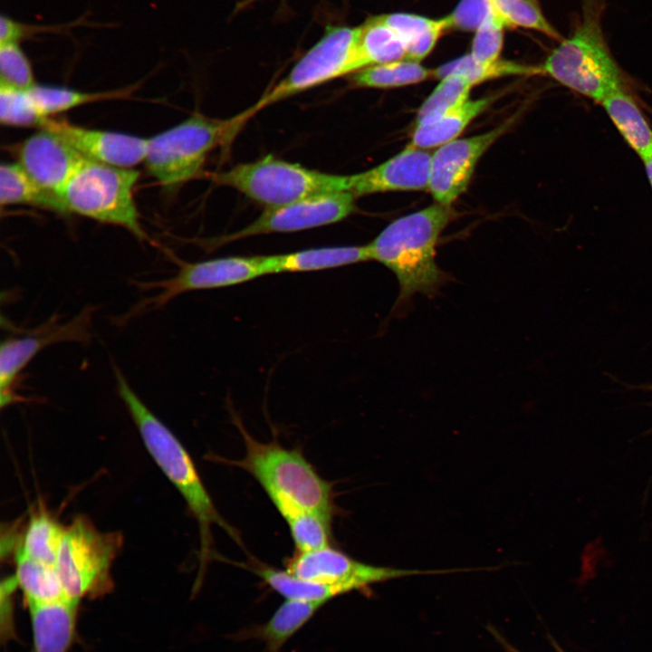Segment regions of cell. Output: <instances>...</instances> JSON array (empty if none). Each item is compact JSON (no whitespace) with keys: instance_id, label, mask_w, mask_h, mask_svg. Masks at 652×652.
<instances>
[{"instance_id":"cell-11","label":"cell","mask_w":652,"mask_h":652,"mask_svg":"<svg viewBox=\"0 0 652 652\" xmlns=\"http://www.w3.org/2000/svg\"><path fill=\"white\" fill-rule=\"evenodd\" d=\"M93 306H86L67 321L53 316L41 325L4 340L0 348L1 408L23 401L14 386L22 370L43 349L59 342H86L91 336Z\"/></svg>"},{"instance_id":"cell-37","label":"cell","mask_w":652,"mask_h":652,"mask_svg":"<svg viewBox=\"0 0 652 652\" xmlns=\"http://www.w3.org/2000/svg\"><path fill=\"white\" fill-rule=\"evenodd\" d=\"M505 25L492 11L491 14L475 31L470 55L479 62H494L500 58L504 39Z\"/></svg>"},{"instance_id":"cell-18","label":"cell","mask_w":652,"mask_h":652,"mask_svg":"<svg viewBox=\"0 0 652 652\" xmlns=\"http://www.w3.org/2000/svg\"><path fill=\"white\" fill-rule=\"evenodd\" d=\"M34 652H67L76 628L79 602L62 599L28 604Z\"/></svg>"},{"instance_id":"cell-26","label":"cell","mask_w":652,"mask_h":652,"mask_svg":"<svg viewBox=\"0 0 652 652\" xmlns=\"http://www.w3.org/2000/svg\"><path fill=\"white\" fill-rule=\"evenodd\" d=\"M250 570L286 599L327 603L337 596L350 593L345 587L311 582L293 576L286 570H283L264 564H254Z\"/></svg>"},{"instance_id":"cell-42","label":"cell","mask_w":652,"mask_h":652,"mask_svg":"<svg viewBox=\"0 0 652 652\" xmlns=\"http://www.w3.org/2000/svg\"><path fill=\"white\" fill-rule=\"evenodd\" d=\"M496 637L499 638V640L501 641L502 645H503V647H505V648H506V650H507L508 652H521V651H519L518 649H516L515 647H513V646H511L509 643H507L506 641H504V640L503 639V638H500L498 635H497Z\"/></svg>"},{"instance_id":"cell-35","label":"cell","mask_w":652,"mask_h":652,"mask_svg":"<svg viewBox=\"0 0 652 652\" xmlns=\"http://www.w3.org/2000/svg\"><path fill=\"white\" fill-rule=\"evenodd\" d=\"M43 118L28 90L0 84V121L13 127H38Z\"/></svg>"},{"instance_id":"cell-4","label":"cell","mask_w":652,"mask_h":652,"mask_svg":"<svg viewBox=\"0 0 652 652\" xmlns=\"http://www.w3.org/2000/svg\"><path fill=\"white\" fill-rule=\"evenodd\" d=\"M245 454L239 460L217 457L225 465L249 473L264 488L272 503L283 501L332 520L335 504L331 484L324 480L296 449L275 441L264 443L254 438L234 414Z\"/></svg>"},{"instance_id":"cell-6","label":"cell","mask_w":652,"mask_h":652,"mask_svg":"<svg viewBox=\"0 0 652 652\" xmlns=\"http://www.w3.org/2000/svg\"><path fill=\"white\" fill-rule=\"evenodd\" d=\"M139 171L85 159L69 179L59 198L68 213L121 226L148 240L133 197Z\"/></svg>"},{"instance_id":"cell-29","label":"cell","mask_w":652,"mask_h":652,"mask_svg":"<svg viewBox=\"0 0 652 652\" xmlns=\"http://www.w3.org/2000/svg\"><path fill=\"white\" fill-rule=\"evenodd\" d=\"M275 508L286 522L297 551L330 546L332 520L292 503H281Z\"/></svg>"},{"instance_id":"cell-39","label":"cell","mask_w":652,"mask_h":652,"mask_svg":"<svg viewBox=\"0 0 652 652\" xmlns=\"http://www.w3.org/2000/svg\"><path fill=\"white\" fill-rule=\"evenodd\" d=\"M81 24V22L61 25H33L18 23L8 16L2 15L0 23V43H18L25 38L43 33H62L72 27Z\"/></svg>"},{"instance_id":"cell-25","label":"cell","mask_w":652,"mask_h":652,"mask_svg":"<svg viewBox=\"0 0 652 652\" xmlns=\"http://www.w3.org/2000/svg\"><path fill=\"white\" fill-rule=\"evenodd\" d=\"M14 560V577L27 605L66 599L55 566L20 552H15Z\"/></svg>"},{"instance_id":"cell-40","label":"cell","mask_w":652,"mask_h":652,"mask_svg":"<svg viewBox=\"0 0 652 652\" xmlns=\"http://www.w3.org/2000/svg\"><path fill=\"white\" fill-rule=\"evenodd\" d=\"M259 1L263 0H241L236 5L235 12H240L242 10H244Z\"/></svg>"},{"instance_id":"cell-43","label":"cell","mask_w":652,"mask_h":652,"mask_svg":"<svg viewBox=\"0 0 652 652\" xmlns=\"http://www.w3.org/2000/svg\"><path fill=\"white\" fill-rule=\"evenodd\" d=\"M532 1H534V2H538V3H539V1H538V0H532Z\"/></svg>"},{"instance_id":"cell-5","label":"cell","mask_w":652,"mask_h":652,"mask_svg":"<svg viewBox=\"0 0 652 652\" xmlns=\"http://www.w3.org/2000/svg\"><path fill=\"white\" fill-rule=\"evenodd\" d=\"M246 121L242 113L228 120L195 113L148 139L146 168L163 187L173 189L196 177L209 152L231 141Z\"/></svg>"},{"instance_id":"cell-14","label":"cell","mask_w":652,"mask_h":652,"mask_svg":"<svg viewBox=\"0 0 652 652\" xmlns=\"http://www.w3.org/2000/svg\"><path fill=\"white\" fill-rule=\"evenodd\" d=\"M513 121L512 117L487 132L454 139L432 153L428 191L436 203L451 206L466 189L480 158Z\"/></svg>"},{"instance_id":"cell-33","label":"cell","mask_w":652,"mask_h":652,"mask_svg":"<svg viewBox=\"0 0 652 652\" xmlns=\"http://www.w3.org/2000/svg\"><path fill=\"white\" fill-rule=\"evenodd\" d=\"M472 87L474 86L471 82L459 74H449L440 79L439 83L420 106L415 127L431 123L468 101Z\"/></svg>"},{"instance_id":"cell-30","label":"cell","mask_w":652,"mask_h":652,"mask_svg":"<svg viewBox=\"0 0 652 652\" xmlns=\"http://www.w3.org/2000/svg\"><path fill=\"white\" fill-rule=\"evenodd\" d=\"M64 527L45 510L33 513L15 552L55 566Z\"/></svg>"},{"instance_id":"cell-3","label":"cell","mask_w":652,"mask_h":652,"mask_svg":"<svg viewBox=\"0 0 652 652\" xmlns=\"http://www.w3.org/2000/svg\"><path fill=\"white\" fill-rule=\"evenodd\" d=\"M605 0H581L570 34L546 57L542 73L595 101L626 89V74L606 41L602 17Z\"/></svg>"},{"instance_id":"cell-1","label":"cell","mask_w":652,"mask_h":652,"mask_svg":"<svg viewBox=\"0 0 652 652\" xmlns=\"http://www.w3.org/2000/svg\"><path fill=\"white\" fill-rule=\"evenodd\" d=\"M452 216L451 206L436 202L394 220L367 244L370 260L383 264L398 281V309L416 294L436 296L449 280L436 263V246Z\"/></svg>"},{"instance_id":"cell-13","label":"cell","mask_w":652,"mask_h":652,"mask_svg":"<svg viewBox=\"0 0 652 652\" xmlns=\"http://www.w3.org/2000/svg\"><path fill=\"white\" fill-rule=\"evenodd\" d=\"M285 568L289 573L299 579L325 585L342 586L350 592L363 590L372 584L401 577L463 570H421L374 566L359 561L331 546L311 551H297L287 560Z\"/></svg>"},{"instance_id":"cell-28","label":"cell","mask_w":652,"mask_h":652,"mask_svg":"<svg viewBox=\"0 0 652 652\" xmlns=\"http://www.w3.org/2000/svg\"><path fill=\"white\" fill-rule=\"evenodd\" d=\"M360 28L359 56L361 69L406 59L404 43L379 15L369 17Z\"/></svg>"},{"instance_id":"cell-2","label":"cell","mask_w":652,"mask_h":652,"mask_svg":"<svg viewBox=\"0 0 652 652\" xmlns=\"http://www.w3.org/2000/svg\"><path fill=\"white\" fill-rule=\"evenodd\" d=\"M113 372L118 394L136 425L148 452L177 489L197 522L200 534L198 581L211 557L212 526L221 527L242 546L240 536L217 511L192 458L180 441L136 394L115 364Z\"/></svg>"},{"instance_id":"cell-27","label":"cell","mask_w":652,"mask_h":652,"mask_svg":"<svg viewBox=\"0 0 652 652\" xmlns=\"http://www.w3.org/2000/svg\"><path fill=\"white\" fill-rule=\"evenodd\" d=\"M539 73H542L540 66L503 59L490 62H479L474 59L470 53L433 70V77L436 79L440 80L449 74H459L466 78L473 86L506 76H532Z\"/></svg>"},{"instance_id":"cell-31","label":"cell","mask_w":652,"mask_h":652,"mask_svg":"<svg viewBox=\"0 0 652 652\" xmlns=\"http://www.w3.org/2000/svg\"><path fill=\"white\" fill-rule=\"evenodd\" d=\"M433 77V70L420 62L400 60L375 64L352 73L350 81L359 87L395 88L418 83Z\"/></svg>"},{"instance_id":"cell-17","label":"cell","mask_w":652,"mask_h":652,"mask_svg":"<svg viewBox=\"0 0 652 652\" xmlns=\"http://www.w3.org/2000/svg\"><path fill=\"white\" fill-rule=\"evenodd\" d=\"M432 153L408 145L385 162L350 176L349 192L355 197L388 191L428 190Z\"/></svg>"},{"instance_id":"cell-16","label":"cell","mask_w":652,"mask_h":652,"mask_svg":"<svg viewBox=\"0 0 652 652\" xmlns=\"http://www.w3.org/2000/svg\"><path fill=\"white\" fill-rule=\"evenodd\" d=\"M40 129H46L59 135L90 160L130 168L144 162L148 139L84 128L65 120L51 118H47Z\"/></svg>"},{"instance_id":"cell-24","label":"cell","mask_w":652,"mask_h":652,"mask_svg":"<svg viewBox=\"0 0 652 652\" xmlns=\"http://www.w3.org/2000/svg\"><path fill=\"white\" fill-rule=\"evenodd\" d=\"M1 206L27 205L58 214L68 210L56 196L40 187L18 162L3 163L0 167Z\"/></svg>"},{"instance_id":"cell-10","label":"cell","mask_w":652,"mask_h":652,"mask_svg":"<svg viewBox=\"0 0 652 652\" xmlns=\"http://www.w3.org/2000/svg\"><path fill=\"white\" fill-rule=\"evenodd\" d=\"M178 265L172 277L137 283L141 289L158 292L137 303L124 320L160 309L185 292L233 286L267 274L264 255L227 256L195 263L178 261Z\"/></svg>"},{"instance_id":"cell-8","label":"cell","mask_w":652,"mask_h":652,"mask_svg":"<svg viewBox=\"0 0 652 652\" xmlns=\"http://www.w3.org/2000/svg\"><path fill=\"white\" fill-rule=\"evenodd\" d=\"M215 181L237 189L268 208L318 194L349 191L350 188V176L309 169L272 155L254 162L238 164L216 175Z\"/></svg>"},{"instance_id":"cell-32","label":"cell","mask_w":652,"mask_h":652,"mask_svg":"<svg viewBox=\"0 0 652 652\" xmlns=\"http://www.w3.org/2000/svg\"><path fill=\"white\" fill-rule=\"evenodd\" d=\"M133 87L99 92H86L68 88L35 84L28 91L41 115L49 116L99 101L120 99L129 95Z\"/></svg>"},{"instance_id":"cell-20","label":"cell","mask_w":652,"mask_h":652,"mask_svg":"<svg viewBox=\"0 0 652 652\" xmlns=\"http://www.w3.org/2000/svg\"><path fill=\"white\" fill-rule=\"evenodd\" d=\"M321 601L286 599L267 622L242 632L241 638L263 641L267 652H280L283 645L324 605Z\"/></svg>"},{"instance_id":"cell-7","label":"cell","mask_w":652,"mask_h":652,"mask_svg":"<svg viewBox=\"0 0 652 652\" xmlns=\"http://www.w3.org/2000/svg\"><path fill=\"white\" fill-rule=\"evenodd\" d=\"M122 540L120 532H101L82 515L64 527L55 568L66 599L80 603L110 590V568Z\"/></svg>"},{"instance_id":"cell-38","label":"cell","mask_w":652,"mask_h":652,"mask_svg":"<svg viewBox=\"0 0 652 652\" xmlns=\"http://www.w3.org/2000/svg\"><path fill=\"white\" fill-rule=\"evenodd\" d=\"M493 11L490 0H460L455 9L444 16L447 31L475 32Z\"/></svg>"},{"instance_id":"cell-12","label":"cell","mask_w":652,"mask_h":652,"mask_svg":"<svg viewBox=\"0 0 652 652\" xmlns=\"http://www.w3.org/2000/svg\"><path fill=\"white\" fill-rule=\"evenodd\" d=\"M355 196L337 191L311 196L279 207L267 208L253 223L242 229L206 240V247L217 248L225 244L271 233H289L339 222L355 209Z\"/></svg>"},{"instance_id":"cell-19","label":"cell","mask_w":652,"mask_h":652,"mask_svg":"<svg viewBox=\"0 0 652 652\" xmlns=\"http://www.w3.org/2000/svg\"><path fill=\"white\" fill-rule=\"evenodd\" d=\"M370 260L368 245L331 246L264 255L267 274L317 272Z\"/></svg>"},{"instance_id":"cell-34","label":"cell","mask_w":652,"mask_h":652,"mask_svg":"<svg viewBox=\"0 0 652 652\" xmlns=\"http://www.w3.org/2000/svg\"><path fill=\"white\" fill-rule=\"evenodd\" d=\"M494 13L506 28H524L560 42L562 37L532 0H490Z\"/></svg>"},{"instance_id":"cell-15","label":"cell","mask_w":652,"mask_h":652,"mask_svg":"<svg viewBox=\"0 0 652 652\" xmlns=\"http://www.w3.org/2000/svg\"><path fill=\"white\" fill-rule=\"evenodd\" d=\"M17 157V162L29 177L57 197L86 159L59 135L46 129H40L24 139Z\"/></svg>"},{"instance_id":"cell-23","label":"cell","mask_w":652,"mask_h":652,"mask_svg":"<svg viewBox=\"0 0 652 652\" xmlns=\"http://www.w3.org/2000/svg\"><path fill=\"white\" fill-rule=\"evenodd\" d=\"M600 104L633 150L643 160L652 155V129L626 89L619 90Z\"/></svg>"},{"instance_id":"cell-41","label":"cell","mask_w":652,"mask_h":652,"mask_svg":"<svg viewBox=\"0 0 652 652\" xmlns=\"http://www.w3.org/2000/svg\"><path fill=\"white\" fill-rule=\"evenodd\" d=\"M647 176L652 187V155L643 159Z\"/></svg>"},{"instance_id":"cell-9","label":"cell","mask_w":652,"mask_h":652,"mask_svg":"<svg viewBox=\"0 0 652 652\" xmlns=\"http://www.w3.org/2000/svg\"><path fill=\"white\" fill-rule=\"evenodd\" d=\"M360 26L328 25L321 38L306 52L291 72L253 107L243 111L246 120L269 105L360 71Z\"/></svg>"},{"instance_id":"cell-36","label":"cell","mask_w":652,"mask_h":652,"mask_svg":"<svg viewBox=\"0 0 652 652\" xmlns=\"http://www.w3.org/2000/svg\"><path fill=\"white\" fill-rule=\"evenodd\" d=\"M0 84L29 90L35 85L31 63L18 43H0Z\"/></svg>"},{"instance_id":"cell-21","label":"cell","mask_w":652,"mask_h":652,"mask_svg":"<svg viewBox=\"0 0 652 652\" xmlns=\"http://www.w3.org/2000/svg\"><path fill=\"white\" fill-rule=\"evenodd\" d=\"M402 41L408 61L421 62L435 48L439 38L447 32L444 17L434 19L408 14L391 13L379 15Z\"/></svg>"},{"instance_id":"cell-22","label":"cell","mask_w":652,"mask_h":652,"mask_svg":"<svg viewBox=\"0 0 652 652\" xmlns=\"http://www.w3.org/2000/svg\"><path fill=\"white\" fill-rule=\"evenodd\" d=\"M494 100L495 97L493 95L468 100L450 110L438 120L416 126L409 145L429 149L456 139L466 126L483 113Z\"/></svg>"}]
</instances>
